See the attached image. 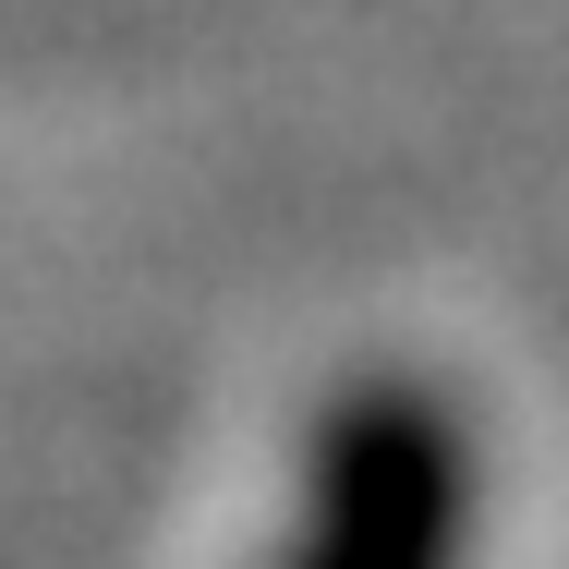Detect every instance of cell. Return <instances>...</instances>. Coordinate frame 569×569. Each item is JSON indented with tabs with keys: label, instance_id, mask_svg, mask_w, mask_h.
I'll list each match as a JSON object with an SVG mask.
<instances>
[{
	"label": "cell",
	"instance_id": "cell-1",
	"mask_svg": "<svg viewBox=\"0 0 569 569\" xmlns=\"http://www.w3.org/2000/svg\"><path fill=\"white\" fill-rule=\"evenodd\" d=\"M472 521H485L472 412L412 363H363L303 437L279 569H472Z\"/></svg>",
	"mask_w": 569,
	"mask_h": 569
}]
</instances>
